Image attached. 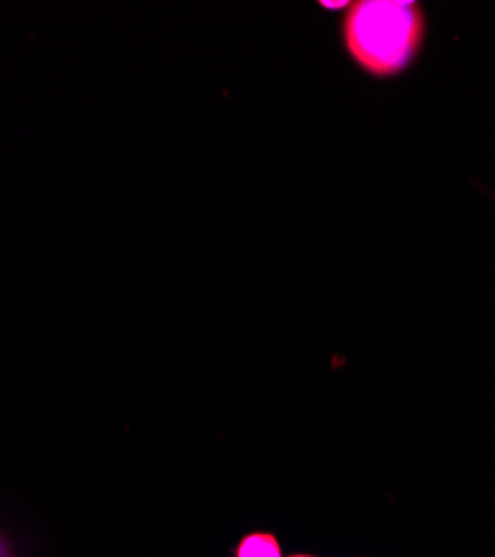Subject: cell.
<instances>
[{
	"mask_svg": "<svg viewBox=\"0 0 495 557\" xmlns=\"http://www.w3.org/2000/svg\"><path fill=\"white\" fill-rule=\"evenodd\" d=\"M342 34L348 54L359 67L375 76H393L420 50L424 14L416 3L367 0L350 5Z\"/></svg>",
	"mask_w": 495,
	"mask_h": 557,
	"instance_id": "6da1fadb",
	"label": "cell"
},
{
	"mask_svg": "<svg viewBox=\"0 0 495 557\" xmlns=\"http://www.w3.org/2000/svg\"><path fill=\"white\" fill-rule=\"evenodd\" d=\"M237 557H282V548L275 535L252 533L237 546Z\"/></svg>",
	"mask_w": 495,
	"mask_h": 557,
	"instance_id": "7a4b0ae2",
	"label": "cell"
},
{
	"mask_svg": "<svg viewBox=\"0 0 495 557\" xmlns=\"http://www.w3.org/2000/svg\"><path fill=\"white\" fill-rule=\"evenodd\" d=\"M290 557H314V555H290Z\"/></svg>",
	"mask_w": 495,
	"mask_h": 557,
	"instance_id": "3957f363",
	"label": "cell"
}]
</instances>
